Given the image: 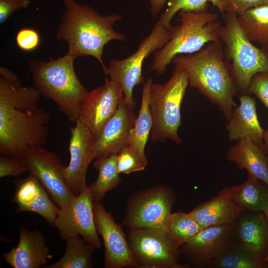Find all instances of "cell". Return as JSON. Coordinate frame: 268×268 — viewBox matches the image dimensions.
<instances>
[{
    "mask_svg": "<svg viewBox=\"0 0 268 268\" xmlns=\"http://www.w3.org/2000/svg\"><path fill=\"white\" fill-rule=\"evenodd\" d=\"M128 241L141 268H183L179 261V246L169 233L149 229H130Z\"/></svg>",
    "mask_w": 268,
    "mask_h": 268,
    "instance_id": "obj_10",
    "label": "cell"
},
{
    "mask_svg": "<svg viewBox=\"0 0 268 268\" xmlns=\"http://www.w3.org/2000/svg\"><path fill=\"white\" fill-rule=\"evenodd\" d=\"M1 255L13 268H39L52 258L43 235L38 230L32 232L25 227L19 231L16 247Z\"/></svg>",
    "mask_w": 268,
    "mask_h": 268,
    "instance_id": "obj_20",
    "label": "cell"
},
{
    "mask_svg": "<svg viewBox=\"0 0 268 268\" xmlns=\"http://www.w3.org/2000/svg\"><path fill=\"white\" fill-rule=\"evenodd\" d=\"M94 212L97 229L104 245L105 267L137 268V263L121 226L115 221L101 202H94Z\"/></svg>",
    "mask_w": 268,
    "mask_h": 268,
    "instance_id": "obj_15",
    "label": "cell"
},
{
    "mask_svg": "<svg viewBox=\"0 0 268 268\" xmlns=\"http://www.w3.org/2000/svg\"><path fill=\"white\" fill-rule=\"evenodd\" d=\"M74 59L67 54L56 60L50 57L47 62L33 60L29 62L34 87L41 95L56 103L60 111L74 124L89 92L76 74Z\"/></svg>",
    "mask_w": 268,
    "mask_h": 268,
    "instance_id": "obj_4",
    "label": "cell"
},
{
    "mask_svg": "<svg viewBox=\"0 0 268 268\" xmlns=\"http://www.w3.org/2000/svg\"><path fill=\"white\" fill-rule=\"evenodd\" d=\"M225 24L219 36L225 44L232 62V75L238 90L247 92L252 77L258 72H268V55L265 49L254 45L244 33L235 12L226 13Z\"/></svg>",
    "mask_w": 268,
    "mask_h": 268,
    "instance_id": "obj_7",
    "label": "cell"
},
{
    "mask_svg": "<svg viewBox=\"0 0 268 268\" xmlns=\"http://www.w3.org/2000/svg\"><path fill=\"white\" fill-rule=\"evenodd\" d=\"M262 149L266 155H268V130L265 131Z\"/></svg>",
    "mask_w": 268,
    "mask_h": 268,
    "instance_id": "obj_39",
    "label": "cell"
},
{
    "mask_svg": "<svg viewBox=\"0 0 268 268\" xmlns=\"http://www.w3.org/2000/svg\"><path fill=\"white\" fill-rule=\"evenodd\" d=\"M54 225L65 240L81 236L96 248L101 247L95 220L94 201L88 187L76 195L70 203L60 208Z\"/></svg>",
    "mask_w": 268,
    "mask_h": 268,
    "instance_id": "obj_11",
    "label": "cell"
},
{
    "mask_svg": "<svg viewBox=\"0 0 268 268\" xmlns=\"http://www.w3.org/2000/svg\"><path fill=\"white\" fill-rule=\"evenodd\" d=\"M65 10L57 38L68 44L67 54L74 57L91 56L107 70L102 60L104 46L112 40L124 42L127 37L116 32L113 26L121 19L117 14L100 16L92 7L81 5L74 0H62Z\"/></svg>",
    "mask_w": 268,
    "mask_h": 268,
    "instance_id": "obj_2",
    "label": "cell"
},
{
    "mask_svg": "<svg viewBox=\"0 0 268 268\" xmlns=\"http://www.w3.org/2000/svg\"><path fill=\"white\" fill-rule=\"evenodd\" d=\"M67 247L63 257L54 264L44 266L45 268H90L92 256L96 247L79 236L65 240Z\"/></svg>",
    "mask_w": 268,
    "mask_h": 268,
    "instance_id": "obj_28",
    "label": "cell"
},
{
    "mask_svg": "<svg viewBox=\"0 0 268 268\" xmlns=\"http://www.w3.org/2000/svg\"><path fill=\"white\" fill-rule=\"evenodd\" d=\"M173 27H165L159 19L148 36L140 42L135 53L126 58L113 59L109 62L104 73L106 77L109 76L110 80L121 87L124 99L127 102H135L133 92L135 86L144 82L142 75L143 63L150 55L161 49L169 40Z\"/></svg>",
    "mask_w": 268,
    "mask_h": 268,
    "instance_id": "obj_8",
    "label": "cell"
},
{
    "mask_svg": "<svg viewBox=\"0 0 268 268\" xmlns=\"http://www.w3.org/2000/svg\"><path fill=\"white\" fill-rule=\"evenodd\" d=\"M29 0H0V23H3L16 10L27 8Z\"/></svg>",
    "mask_w": 268,
    "mask_h": 268,
    "instance_id": "obj_36",
    "label": "cell"
},
{
    "mask_svg": "<svg viewBox=\"0 0 268 268\" xmlns=\"http://www.w3.org/2000/svg\"><path fill=\"white\" fill-rule=\"evenodd\" d=\"M28 171V166L25 157L0 155V178L16 177Z\"/></svg>",
    "mask_w": 268,
    "mask_h": 268,
    "instance_id": "obj_33",
    "label": "cell"
},
{
    "mask_svg": "<svg viewBox=\"0 0 268 268\" xmlns=\"http://www.w3.org/2000/svg\"><path fill=\"white\" fill-rule=\"evenodd\" d=\"M136 102L128 103L123 99L117 111L107 122L95 138V158L118 154L128 145L130 133L134 127Z\"/></svg>",
    "mask_w": 268,
    "mask_h": 268,
    "instance_id": "obj_16",
    "label": "cell"
},
{
    "mask_svg": "<svg viewBox=\"0 0 268 268\" xmlns=\"http://www.w3.org/2000/svg\"><path fill=\"white\" fill-rule=\"evenodd\" d=\"M234 243L268 263V223L262 212L242 211L232 226Z\"/></svg>",
    "mask_w": 268,
    "mask_h": 268,
    "instance_id": "obj_18",
    "label": "cell"
},
{
    "mask_svg": "<svg viewBox=\"0 0 268 268\" xmlns=\"http://www.w3.org/2000/svg\"><path fill=\"white\" fill-rule=\"evenodd\" d=\"M267 158H268V155H267Z\"/></svg>",
    "mask_w": 268,
    "mask_h": 268,
    "instance_id": "obj_41",
    "label": "cell"
},
{
    "mask_svg": "<svg viewBox=\"0 0 268 268\" xmlns=\"http://www.w3.org/2000/svg\"><path fill=\"white\" fill-rule=\"evenodd\" d=\"M188 84L186 72L177 65L166 83L151 84L149 108L152 118V142H163L167 138L178 144L181 142L178 131L181 124V105Z\"/></svg>",
    "mask_w": 268,
    "mask_h": 268,
    "instance_id": "obj_6",
    "label": "cell"
},
{
    "mask_svg": "<svg viewBox=\"0 0 268 268\" xmlns=\"http://www.w3.org/2000/svg\"><path fill=\"white\" fill-rule=\"evenodd\" d=\"M203 228L190 213L178 212L170 215L168 232L179 247L195 237Z\"/></svg>",
    "mask_w": 268,
    "mask_h": 268,
    "instance_id": "obj_31",
    "label": "cell"
},
{
    "mask_svg": "<svg viewBox=\"0 0 268 268\" xmlns=\"http://www.w3.org/2000/svg\"><path fill=\"white\" fill-rule=\"evenodd\" d=\"M241 212L232 199L230 188L225 187L215 197L189 213L203 228H206L232 225Z\"/></svg>",
    "mask_w": 268,
    "mask_h": 268,
    "instance_id": "obj_22",
    "label": "cell"
},
{
    "mask_svg": "<svg viewBox=\"0 0 268 268\" xmlns=\"http://www.w3.org/2000/svg\"><path fill=\"white\" fill-rule=\"evenodd\" d=\"M152 82V78L149 77L144 84L138 115L136 118L134 127L131 130L128 145L145 166H146L147 164L145 147L152 128L149 93Z\"/></svg>",
    "mask_w": 268,
    "mask_h": 268,
    "instance_id": "obj_24",
    "label": "cell"
},
{
    "mask_svg": "<svg viewBox=\"0 0 268 268\" xmlns=\"http://www.w3.org/2000/svg\"><path fill=\"white\" fill-rule=\"evenodd\" d=\"M268 263L241 246L231 242L209 264L212 268H264Z\"/></svg>",
    "mask_w": 268,
    "mask_h": 268,
    "instance_id": "obj_29",
    "label": "cell"
},
{
    "mask_svg": "<svg viewBox=\"0 0 268 268\" xmlns=\"http://www.w3.org/2000/svg\"><path fill=\"white\" fill-rule=\"evenodd\" d=\"M117 154L98 157L93 163L98 170L96 180L88 187L94 202H101L105 194L118 186L122 180L117 167Z\"/></svg>",
    "mask_w": 268,
    "mask_h": 268,
    "instance_id": "obj_26",
    "label": "cell"
},
{
    "mask_svg": "<svg viewBox=\"0 0 268 268\" xmlns=\"http://www.w3.org/2000/svg\"><path fill=\"white\" fill-rule=\"evenodd\" d=\"M247 93L254 94L268 109V72H258L252 78Z\"/></svg>",
    "mask_w": 268,
    "mask_h": 268,
    "instance_id": "obj_34",
    "label": "cell"
},
{
    "mask_svg": "<svg viewBox=\"0 0 268 268\" xmlns=\"http://www.w3.org/2000/svg\"><path fill=\"white\" fill-rule=\"evenodd\" d=\"M117 167L119 173L130 174L141 171L146 166L139 157L127 145L123 148L117 155Z\"/></svg>",
    "mask_w": 268,
    "mask_h": 268,
    "instance_id": "obj_32",
    "label": "cell"
},
{
    "mask_svg": "<svg viewBox=\"0 0 268 268\" xmlns=\"http://www.w3.org/2000/svg\"><path fill=\"white\" fill-rule=\"evenodd\" d=\"M240 104L233 110L226 128L229 140L248 138L262 148L265 131L256 112V100L248 94L239 97Z\"/></svg>",
    "mask_w": 268,
    "mask_h": 268,
    "instance_id": "obj_21",
    "label": "cell"
},
{
    "mask_svg": "<svg viewBox=\"0 0 268 268\" xmlns=\"http://www.w3.org/2000/svg\"><path fill=\"white\" fill-rule=\"evenodd\" d=\"M15 192L12 201L18 206L17 212L30 211L43 217L54 225L60 207L53 203L50 196L33 175L15 181Z\"/></svg>",
    "mask_w": 268,
    "mask_h": 268,
    "instance_id": "obj_19",
    "label": "cell"
},
{
    "mask_svg": "<svg viewBox=\"0 0 268 268\" xmlns=\"http://www.w3.org/2000/svg\"><path fill=\"white\" fill-rule=\"evenodd\" d=\"M124 99L121 87L106 77L105 84L89 91L80 106L78 120L97 138Z\"/></svg>",
    "mask_w": 268,
    "mask_h": 268,
    "instance_id": "obj_13",
    "label": "cell"
},
{
    "mask_svg": "<svg viewBox=\"0 0 268 268\" xmlns=\"http://www.w3.org/2000/svg\"><path fill=\"white\" fill-rule=\"evenodd\" d=\"M69 143L70 160L64 170L65 182L75 195L87 186L86 172L90 162L95 158V138L79 120L70 129Z\"/></svg>",
    "mask_w": 268,
    "mask_h": 268,
    "instance_id": "obj_14",
    "label": "cell"
},
{
    "mask_svg": "<svg viewBox=\"0 0 268 268\" xmlns=\"http://www.w3.org/2000/svg\"><path fill=\"white\" fill-rule=\"evenodd\" d=\"M208 2L215 6L224 18L227 13L234 12L232 5L227 0H169L166 9L159 17L167 28H171V20L176 13L180 11H200L207 9Z\"/></svg>",
    "mask_w": 268,
    "mask_h": 268,
    "instance_id": "obj_30",
    "label": "cell"
},
{
    "mask_svg": "<svg viewBox=\"0 0 268 268\" xmlns=\"http://www.w3.org/2000/svg\"><path fill=\"white\" fill-rule=\"evenodd\" d=\"M175 199L174 192L162 185L137 192L128 201L124 223L130 230L149 228L169 232Z\"/></svg>",
    "mask_w": 268,
    "mask_h": 268,
    "instance_id": "obj_9",
    "label": "cell"
},
{
    "mask_svg": "<svg viewBox=\"0 0 268 268\" xmlns=\"http://www.w3.org/2000/svg\"><path fill=\"white\" fill-rule=\"evenodd\" d=\"M238 20L248 38L268 50V3L248 9Z\"/></svg>",
    "mask_w": 268,
    "mask_h": 268,
    "instance_id": "obj_27",
    "label": "cell"
},
{
    "mask_svg": "<svg viewBox=\"0 0 268 268\" xmlns=\"http://www.w3.org/2000/svg\"><path fill=\"white\" fill-rule=\"evenodd\" d=\"M41 94L23 86L9 69L0 67V153L25 157L47 142L49 114L39 107Z\"/></svg>",
    "mask_w": 268,
    "mask_h": 268,
    "instance_id": "obj_1",
    "label": "cell"
},
{
    "mask_svg": "<svg viewBox=\"0 0 268 268\" xmlns=\"http://www.w3.org/2000/svg\"><path fill=\"white\" fill-rule=\"evenodd\" d=\"M232 5L234 12L238 16L243 14L248 9L268 3V0H227Z\"/></svg>",
    "mask_w": 268,
    "mask_h": 268,
    "instance_id": "obj_37",
    "label": "cell"
},
{
    "mask_svg": "<svg viewBox=\"0 0 268 268\" xmlns=\"http://www.w3.org/2000/svg\"><path fill=\"white\" fill-rule=\"evenodd\" d=\"M230 188L232 199L242 211L264 212L268 202V186L251 176L244 183Z\"/></svg>",
    "mask_w": 268,
    "mask_h": 268,
    "instance_id": "obj_25",
    "label": "cell"
},
{
    "mask_svg": "<svg viewBox=\"0 0 268 268\" xmlns=\"http://www.w3.org/2000/svg\"><path fill=\"white\" fill-rule=\"evenodd\" d=\"M228 160L240 169H246L248 175L261 180L268 186V160L261 147L248 138L237 140L226 155Z\"/></svg>",
    "mask_w": 268,
    "mask_h": 268,
    "instance_id": "obj_23",
    "label": "cell"
},
{
    "mask_svg": "<svg viewBox=\"0 0 268 268\" xmlns=\"http://www.w3.org/2000/svg\"><path fill=\"white\" fill-rule=\"evenodd\" d=\"M224 58L220 40L207 44L195 53L177 56L172 63L185 71L190 86L215 104L228 120L237 107L234 97L238 89Z\"/></svg>",
    "mask_w": 268,
    "mask_h": 268,
    "instance_id": "obj_3",
    "label": "cell"
},
{
    "mask_svg": "<svg viewBox=\"0 0 268 268\" xmlns=\"http://www.w3.org/2000/svg\"><path fill=\"white\" fill-rule=\"evenodd\" d=\"M232 225L204 228L195 237L181 246L182 252L197 266L208 267L232 242Z\"/></svg>",
    "mask_w": 268,
    "mask_h": 268,
    "instance_id": "obj_17",
    "label": "cell"
},
{
    "mask_svg": "<svg viewBox=\"0 0 268 268\" xmlns=\"http://www.w3.org/2000/svg\"><path fill=\"white\" fill-rule=\"evenodd\" d=\"M264 213L265 215V217H266V220L267 221V222L268 223V202H267V206H266V208L264 212Z\"/></svg>",
    "mask_w": 268,
    "mask_h": 268,
    "instance_id": "obj_40",
    "label": "cell"
},
{
    "mask_svg": "<svg viewBox=\"0 0 268 268\" xmlns=\"http://www.w3.org/2000/svg\"><path fill=\"white\" fill-rule=\"evenodd\" d=\"M180 23L172 29L170 39L154 54L150 70L164 73L176 56L195 53L207 44L220 40L221 27L216 13L206 10L179 11Z\"/></svg>",
    "mask_w": 268,
    "mask_h": 268,
    "instance_id": "obj_5",
    "label": "cell"
},
{
    "mask_svg": "<svg viewBox=\"0 0 268 268\" xmlns=\"http://www.w3.org/2000/svg\"><path fill=\"white\" fill-rule=\"evenodd\" d=\"M25 158L28 172L39 180L59 207H63L73 200L76 195L64 179L65 166L54 152L39 146L29 149Z\"/></svg>",
    "mask_w": 268,
    "mask_h": 268,
    "instance_id": "obj_12",
    "label": "cell"
},
{
    "mask_svg": "<svg viewBox=\"0 0 268 268\" xmlns=\"http://www.w3.org/2000/svg\"><path fill=\"white\" fill-rule=\"evenodd\" d=\"M15 41L18 48L25 52L36 50L40 43V36L38 32L31 28H22L17 32Z\"/></svg>",
    "mask_w": 268,
    "mask_h": 268,
    "instance_id": "obj_35",
    "label": "cell"
},
{
    "mask_svg": "<svg viewBox=\"0 0 268 268\" xmlns=\"http://www.w3.org/2000/svg\"><path fill=\"white\" fill-rule=\"evenodd\" d=\"M150 3V11L152 16H156L169 0H148Z\"/></svg>",
    "mask_w": 268,
    "mask_h": 268,
    "instance_id": "obj_38",
    "label": "cell"
}]
</instances>
